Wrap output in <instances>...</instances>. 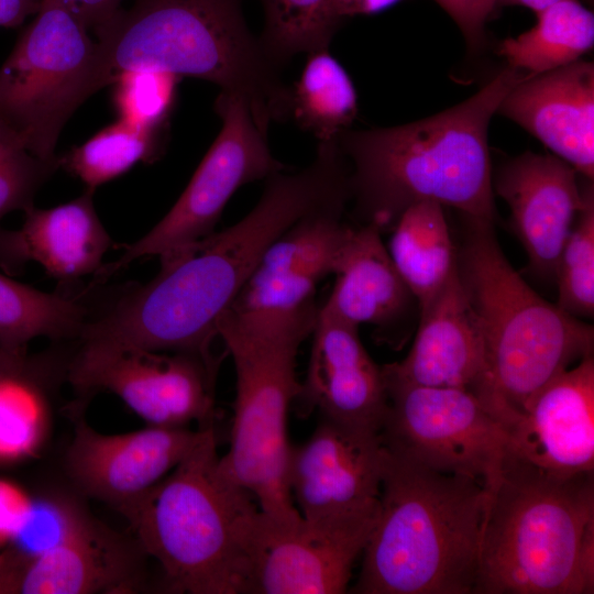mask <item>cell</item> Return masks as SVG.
I'll return each instance as SVG.
<instances>
[{
  "label": "cell",
  "instance_id": "1f68e13d",
  "mask_svg": "<svg viewBox=\"0 0 594 594\" xmlns=\"http://www.w3.org/2000/svg\"><path fill=\"white\" fill-rule=\"evenodd\" d=\"M179 78L161 70L119 73L111 81L119 119L138 128L163 132L174 107Z\"/></svg>",
  "mask_w": 594,
  "mask_h": 594
},
{
  "label": "cell",
  "instance_id": "74e56055",
  "mask_svg": "<svg viewBox=\"0 0 594 594\" xmlns=\"http://www.w3.org/2000/svg\"><path fill=\"white\" fill-rule=\"evenodd\" d=\"M400 0H328L331 18L341 25L343 21L356 15L381 13Z\"/></svg>",
  "mask_w": 594,
  "mask_h": 594
},
{
  "label": "cell",
  "instance_id": "ac0fdd59",
  "mask_svg": "<svg viewBox=\"0 0 594 594\" xmlns=\"http://www.w3.org/2000/svg\"><path fill=\"white\" fill-rule=\"evenodd\" d=\"M504 430L510 451L546 472H593V355L547 382Z\"/></svg>",
  "mask_w": 594,
  "mask_h": 594
},
{
  "label": "cell",
  "instance_id": "603a6c76",
  "mask_svg": "<svg viewBox=\"0 0 594 594\" xmlns=\"http://www.w3.org/2000/svg\"><path fill=\"white\" fill-rule=\"evenodd\" d=\"M94 193L86 189L53 208L33 206L24 211L21 228H0V268L13 275L35 262L58 286H73L94 276L114 245L97 215Z\"/></svg>",
  "mask_w": 594,
  "mask_h": 594
},
{
  "label": "cell",
  "instance_id": "e0dca14e",
  "mask_svg": "<svg viewBox=\"0 0 594 594\" xmlns=\"http://www.w3.org/2000/svg\"><path fill=\"white\" fill-rule=\"evenodd\" d=\"M384 378L474 394L488 409L490 384L479 317L457 268L419 312L414 343L400 362L382 366Z\"/></svg>",
  "mask_w": 594,
  "mask_h": 594
},
{
  "label": "cell",
  "instance_id": "836d02e7",
  "mask_svg": "<svg viewBox=\"0 0 594 594\" xmlns=\"http://www.w3.org/2000/svg\"><path fill=\"white\" fill-rule=\"evenodd\" d=\"M86 515L80 506L65 497L31 502L21 526L10 539L22 561L30 560L61 543Z\"/></svg>",
  "mask_w": 594,
  "mask_h": 594
},
{
  "label": "cell",
  "instance_id": "e575fe53",
  "mask_svg": "<svg viewBox=\"0 0 594 594\" xmlns=\"http://www.w3.org/2000/svg\"><path fill=\"white\" fill-rule=\"evenodd\" d=\"M455 22L470 51L477 52L485 42V26L498 0H433Z\"/></svg>",
  "mask_w": 594,
  "mask_h": 594
},
{
  "label": "cell",
  "instance_id": "8fae6325",
  "mask_svg": "<svg viewBox=\"0 0 594 594\" xmlns=\"http://www.w3.org/2000/svg\"><path fill=\"white\" fill-rule=\"evenodd\" d=\"M222 356L197 352L91 350L73 343L67 382L80 403L99 392L117 395L150 426H213Z\"/></svg>",
  "mask_w": 594,
  "mask_h": 594
},
{
  "label": "cell",
  "instance_id": "7402d4cb",
  "mask_svg": "<svg viewBox=\"0 0 594 594\" xmlns=\"http://www.w3.org/2000/svg\"><path fill=\"white\" fill-rule=\"evenodd\" d=\"M136 547L88 514L57 546L22 561L4 590L22 594H122L142 581Z\"/></svg>",
  "mask_w": 594,
  "mask_h": 594
},
{
  "label": "cell",
  "instance_id": "9a60e30c",
  "mask_svg": "<svg viewBox=\"0 0 594 594\" xmlns=\"http://www.w3.org/2000/svg\"><path fill=\"white\" fill-rule=\"evenodd\" d=\"M343 210L311 212L286 229L265 250L229 310L260 319L317 315V286L333 273L349 229Z\"/></svg>",
  "mask_w": 594,
  "mask_h": 594
},
{
  "label": "cell",
  "instance_id": "83f0119b",
  "mask_svg": "<svg viewBox=\"0 0 594 594\" xmlns=\"http://www.w3.org/2000/svg\"><path fill=\"white\" fill-rule=\"evenodd\" d=\"M290 88V119L318 141L337 139L356 117L353 82L328 48L308 53L300 78Z\"/></svg>",
  "mask_w": 594,
  "mask_h": 594
},
{
  "label": "cell",
  "instance_id": "9c48e42d",
  "mask_svg": "<svg viewBox=\"0 0 594 594\" xmlns=\"http://www.w3.org/2000/svg\"><path fill=\"white\" fill-rule=\"evenodd\" d=\"M215 109L222 120L221 131L178 200L145 235L127 245L118 260L103 264L92 282L106 283L142 257L158 256L161 263H167L195 252L199 242L216 232L227 202L240 187L284 170L244 98L221 91Z\"/></svg>",
  "mask_w": 594,
  "mask_h": 594
},
{
  "label": "cell",
  "instance_id": "7a4b0ae2",
  "mask_svg": "<svg viewBox=\"0 0 594 594\" xmlns=\"http://www.w3.org/2000/svg\"><path fill=\"white\" fill-rule=\"evenodd\" d=\"M94 33L101 88L124 70H161L241 96L265 134L290 119L292 88L248 28L242 0H133Z\"/></svg>",
  "mask_w": 594,
  "mask_h": 594
},
{
  "label": "cell",
  "instance_id": "30bf717a",
  "mask_svg": "<svg viewBox=\"0 0 594 594\" xmlns=\"http://www.w3.org/2000/svg\"><path fill=\"white\" fill-rule=\"evenodd\" d=\"M385 384L388 405L380 431L384 447L435 470L475 480L487 493L509 443L484 404L462 389L387 380Z\"/></svg>",
  "mask_w": 594,
  "mask_h": 594
},
{
  "label": "cell",
  "instance_id": "2e32d148",
  "mask_svg": "<svg viewBox=\"0 0 594 594\" xmlns=\"http://www.w3.org/2000/svg\"><path fill=\"white\" fill-rule=\"evenodd\" d=\"M578 174L554 155L526 152L503 165L493 184L509 207L530 272L544 280L554 279L561 251L593 194L592 180L581 187Z\"/></svg>",
  "mask_w": 594,
  "mask_h": 594
},
{
  "label": "cell",
  "instance_id": "f546056e",
  "mask_svg": "<svg viewBox=\"0 0 594 594\" xmlns=\"http://www.w3.org/2000/svg\"><path fill=\"white\" fill-rule=\"evenodd\" d=\"M264 26L260 42L277 66L294 55L328 48L339 25L328 0H260Z\"/></svg>",
  "mask_w": 594,
  "mask_h": 594
},
{
  "label": "cell",
  "instance_id": "52a82bcc",
  "mask_svg": "<svg viewBox=\"0 0 594 594\" xmlns=\"http://www.w3.org/2000/svg\"><path fill=\"white\" fill-rule=\"evenodd\" d=\"M317 316L260 319L228 309L217 324L235 371L230 447L219 470L251 493L261 512L283 521L301 517L288 484L287 416L300 392L298 348Z\"/></svg>",
  "mask_w": 594,
  "mask_h": 594
},
{
  "label": "cell",
  "instance_id": "3957f363",
  "mask_svg": "<svg viewBox=\"0 0 594 594\" xmlns=\"http://www.w3.org/2000/svg\"><path fill=\"white\" fill-rule=\"evenodd\" d=\"M484 486L384 447L378 514L353 593L474 594Z\"/></svg>",
  "mask_w": 594,
  "mask_h": 594
},
{
  "label": "cell",
  "instance_id": "d6a6232c",
  "mask_svg": "<svg viewBox=\"0 0 594 594\" xmlns=\"http://www.w3.org/2000/svg\"><path fill=\"white\" fill-rule=\"evenodd\" d=\"M32 154L18 133L0 119V220L34 206L40 188L58 168Z\"/></svg>",
  "mask_w": 594,
  "mask_h": 594
},
{
  "label": "cell",
  "instance_id": "f1b7e54d",
  "mask_svg": "<svg viewBox=\"0 0 594 594\" xmlns=\"http://www.w3.org/2000/svg\"><path fill=\"white\" fill-rule=\"evenodd\" d=\"M162 132L122 120L100 130L84 144L58 156V166L79 178L86 189L125 174L138 162L152 163L162 154Z\"/></svg>",
  "mask_w": 594,
  "mask_h": 594
},
{
  "label": "cell",
  "instance_id": "4dcf8cb0",
  "mask_svg": "<svg viewBox=\"0 0 594 594\" xmlns=\"http://www.w3.org/2000/svg\"><path fill=\"white\" fill-rule=\"evenodd\" d=\"M554 280L558 302L575 318L594 314V195L579 212L572 231L559 256Z\"/></svg>",
  "mask_w": 594,
  "mask_h": 594
},
{
  "label": "cell",
  "instance_id": "ffe728a7",
  "mask_svg": "<svg viewBox=\"0 0 594 594\" xmlns=\"http://www.w3.org/2000/svg\"><path fill=\"white\" fill-rule=\"evenodd\" d=\"M540 140L588 180L594 176V66L576 61L528 75L497 112Z\"/></svg>",
  "mask_w": 594,
  "mask_h": 594
},
{
  "label": "cell",
  "instance_id": "8d00e7d4",
  "mask_svg": "<svg viewBox=\"0 0 594 594\" xmlns=\"http://www.w3.org/2000/svg\"><path fill=\"white\" fill-rule=\"evenodd\" d=\"M89 31L112 18L124 0H59Z\"/></svg>",
  "mask_w": 594,
  "mask_h": 594
},
{
  "label": "cell",
  "instance_id": "44dd1931",
  "mask_svg": "<svg viewBox=\"0 0 594 594\" xmlns=\"http://www.w3.org/2000/svg\"><path fill=\"white\" fill-rule=\"evenodd\" d=\"M381 234L373 224L349 226L332 273L336 282L322 307L353 326H373L377 341L398 350L410 336L418 304Z\"/></svg>",
  "mask_w": 594,
  "mask_h": 594
},
{
  "label": "cell",
  "instance_id": "7c38bea8",
  "mask_svg": "<svg viewBox=\"0 0 594 594\" xmlns=\"http://www.w3.org/2000/svg\"><path fill=\"white\" fill-rule=\"evenodd\" d=\"M377 514L283 521L260 509L246 546L248 594L345 593Z\"/></svg>",
  "mask_w": 594,
  "mask_h": 594
},
{
  "label": "cell",
  "instance_id": "8992f818",
  "mask_svg": "<svg viewBox=\"0 0 594 594\" xmlns=\"http://www.w3.org/2000/svg\"><path fill=\"white\" fill-rule=\"evenodd\" d=\"M458 272L479 317L490 411L504 426L571 364L593 355V326L539 296L514 270L494 224L469 220Z\"/></svg>",
  "mask_w": 594,
  "mask_h": 594
},
{
  "label": "cell",
  "instance_id": "277c9868",
  "mask_svg": "<svg viewBox=\"0 0 594 594\" xmlns=\"http://www.w3.org/2000/svg\"><path fill=\"white\" fill-rule=\"evenodd\" d=\"M594 593V471L546 472L508 450L486 493L474 594Z\"/></svg>",
  "mask_w": 594,
  "mask_h": 594
},
{
  "label": "cell",
  "instance_id": "5bb4252c",
  "mask_svg": "<svg viewBox=\"0 0 594 594\" xmlns=\"http://www.w3.org/2000/svg\"><path fill=\"white\" fill-rule=\"evenodd\" d=\"M70 414L74 436L66 452V469L86 495L119 513L167 475L200 440L205 429L150 426L120 435H103L82 416L84 404Z\"/></svg>",
  "mask_w": 594,
  "mask_h": 594
},
{
  "label": "cell",
  "instance_id": "d590c367",
  "mask_svg": "<svg viewBox=\"0 0 594 594\" xmlns=\"http://www.w3.org/2000/svg\"><path fill=\"white\" fill-rule=\"evenodd\" d=\"M31 502L15 487L0 482V539H10L21 526Z\"/></svg>",
  "mask_w": 594,
  "mask_h": 594
},
{
  "label": "cell",
  "instance_id": "5b68a950",
  "mask_svg": "<svg viewBox=\"0 0 594 594\" xmlns=\"http://www.w3.org/2000/svg\"><path fill=\"white\" fill-rule=\"evenodd\" d=\"M218 462L209 426L167 476L120 512L170 592L248 594L246 546L260 507Z\"/></svg>",
  "mask_w": 594,
  "mask_h": 594
},
{
  "label": "cell",
  "instance_id": "ba28073f",
  "mask_svg": "<svg viewBox=\"0 0 594 594\" xmlns=\"http://www.w3.org/2000/svg\"><path fill=\"white\" fill-rule=\"evenodd\" d=\"M101 89L97 43L59 0H42L0 67V119L47 162L77 108Z\"/></svg>",
  "mask_w": 594,
  "mask_h": 594
},
{
  "label": "cell",
  "instance_id": "4fadbf2b",
  "mask_svg": "<svg viewBox=\"0 0 594 594\" xmlns=\"http://www.w3.org/2000/svg\"><path fill=\"white\" fill-rule=\"evenodd\" d=\"M383 461L380 432L321 418L310 438L290 449L288 484L300 516L323 520L376 512Z\"/></svg>",
  "mask_w": 594,
  "mask_h": 594
},
{
  "label": "cell",
  "instance_id": "6da1fadb",
  "mask_svg": "<svg viewBox=\"0 0 594 594\" xmlns=\"http://www.w3.org/2000/svg\"><path fill=\"white\" fill-rule=\"evenodd\" d=\"M528 74L507 66L454 107L408 124L353 131L336 139L349 172L358 224L391 231L419 201H435L469 220L494 224L487 132L493 114Z\"/></svg>",
  "mask_w": 594,
  "mask_h": 594
},
{
  "label": "cell",
  "instance_id": "cb8c5ba5",
  "mask_svg": "<svg viewBox=\"0 0 594 594\" xmlns=\"http://www.w3.org/2000/svg\"><path fill=\"white\" fill-rule=\"evenodd\" d=\"M70 346L34 356L0 348V460L21 458L41 440L52 388L67 381Z\"/></svg>",
  "mask_w": 594,
  "mask_h": 594
},
{
  "label": "cell",
  "instance_id": "484cf974",
  "mask_svg": "<svg viewBox=\"0 0 594 594\" xmlns=\"http://www.w3.org/2000/svg\"><path fill=\"white\" fill-rule=\"evenodd\" d=\"M391 231L387 251L420 312L457 268L458 253L443 207L428 200L416 202L399 216Z\"/></svg>",
  "mask_w": 594,
  "mask_h": 594
},
{
  "label": "cell",
  "instance_id": "f35d334b",
  "mask_svg": "<svg viewBox=\"0 0 594 594\" xmlns=\"http://www.w3.org/2000/svg\"><path fill=\"white\" fill-rule=\"evenodd\" d=\"M42 0H0V26L14 28L36 14Z\"/></svg>",
  "mask_w": 594,
  "mask_h": 594
},
{
  "label": "cell",
  "instance_id": "4316f807",
  "mask_svg": "<svg viewBox=\"0 0 594 594\" xmlns=\"http://www.w3.org/2000/svg\"><path fill=\"white\" fill-rule=\"evenodd\" d=\"M536 14L530 30L499 45L509 67L538 75L580 61L593 47L594 14L579 0H559Z\"/></svg>",
  "mask_w": 594,
  "mask_h": 594
},
{
  "label": "cell",
  "instance_id": "ab89813d",
  "mask_svg": "<svg viewBox=\"0 0 594 594\" xmlns=\"http://www.w3.org/2000/svg\"><path fill=\"white\" fill-rule=\"evenodd\" d=\"M559 0H498V6H520L536 13Z\"/></svg>",
  "mask_w": 594,
  "mask_h": 594
},
{
  "label": "cell",
  "instance_id": "d6986e66",
  "mask_svg": "<svg viewBox=\"0 0 594 594\" xmlns=\"http://www.w3.org/2000/svg\"><path fill=\"white\" fill-rule=\"evenodd\" d=\"M305 382L301 414L381 431L388 396L382 371L364 348L359 327L319 307Z\"/></svg>",
  "mask_w": 594,
  "mask_h": 594
},
{
  "label": "cell",
  "instance_id": "d4e9b609",
  "mask_svg": "<svg viewBox=\"0 0 594 594\" xmlns=\"http://www.w3.org/2000/svg\"><path fill=\"white\" fill-rule=\"evenodd\" d=\"M89 308L88 284L58 286L46 293L0 273V348L23 353L38 337L53 342L76 341Z\"/></svg>",
  "mask_w": 594,
  "mask_h": 594
}]
</instances>
